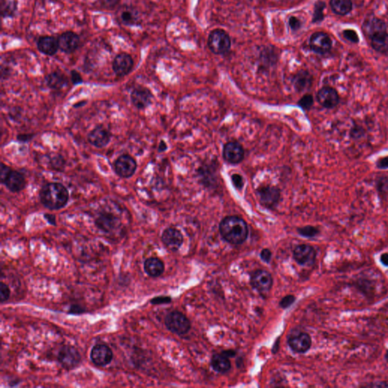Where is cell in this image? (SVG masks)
Returning <instances> with one entry per match:
<instances>
[{"instance_id": "cell-1", "label": "cell", "mask_w": 388, "mask_h": 388, "mask_svg": "<svg viewBox=\"0 0 388 388\" xmlns=\"http://www.w3.org/2000/svg\"><path fill=\"white\" fill-rule=\"evenodd\" d=\"M219 231L226 241L235 245L243 243L249 232L246 221L238 216L225 217L220 223Z\"/></svg>"}, {"instance_id": "cell-2", "label": "cell", "mask_w": 388, "mask_h": 388, "mask_svg": "<svg viewBox=\"0 0 388 388\" xmlns=\"http://www.w3.org/2000/svg\"><path fill=\"white\" fill-rule=\"evenodd\" d=\"M40 199L44 207L49 210H61L69 202V193L62 184H47L40 190Z\"/></svg>"}, {"instance_id": "cell-3", "label": "cell", "mask_w": 388, "mask_h": 388, "mask_svg": "<svg viewBox=\"0 0 388 388\" xmlns=\"http://www.w3.org/2000/svg\"><path fill=\"white\" fill-rule=\"evenodd\" d=\"M232 42L230 37L222 30H215L210 34L208 45L215 54H224L230 50Z\"/></svg>"}, {"instance_id": "cell-4", "label": "cell", "mask_w": 388, "mask_h": 388, "mask_svg": "<svg viewBox=\"0 0 388 388\" xmlns=\"http://www.w3.org/2000/svg\"><path fill=\"white\" fill-rule=\"evenodd\" d=\"M169 331L177 334H185L191 329V323L181 312H174L168 314L165 320Z\"/></svg>"}, {"instance_id": "cell-5", "label": "cell", "mask_w": 388, "mask_h": 388, "mask_svg": "<svg viewBox=\"0 0 388 388\" xmlns=\"http://www.w3.org/2000/svg\"><path fill=\"white\" fill-rule=\"evenodd\" d=\"M136 160L128 154L120 155L114 163L115 172L122 178L132 177L136 172Z\"/></svg>"}, {"instance_id": "cell-6", "label": "cell", "mask_w": 388, "mask_h": 388, "mask_svg": "<svg viewBox=\"0 0 388 388\" xmlns=\"http://www.w3.org/2000/svg\"><path fill=\"white\" fill-rule=\"evenodd\" d=\"M58 360L62 367L67 370H71L79 365L81 357L79 352L75 347L65 346L59 352Z\"/></svg>"}, {"instance_id": "cell-7", "label": "cell", "mask_w": 388, "mask_h": 388, "mask_svg": "<svg viewBox=\"0 0 388 388\" xmlns=\"http://www.w3.org/2000/svg\"><path fill=\"white\" fill-rule=\"evenodd\" d=\"M259 200L263 207L272 209L277 206L281 199V191L275 186L262 187L257 190Z\"/></svg>"}, {"instance_id": "cell-8", "label": "cell", "mask_w": 388, "mask_h": 388, "mask_svg": "<svg viewBox=\"0 0 388 388\" xmlns=\"http://www.w3.org/2000/svg\"><path fill=\"white\" fill-rule=\"evenodd\" d=\"M87 139L89 144L94 147L103 148L111 141V133L103 125H98L89 132Z\"/></svg>"}, {"instance_id": "cell-9", "label": "cell", "mask_w": 388, "mask_h": 388, "mask_svg": "<svg viewBox=\"0 0 388 388\" xmlns=\"http://www.w3.org/2000/svg\"><path fill=\"white\" fill-rule=\"evenodd\" d=\"M153 96L151 91L147 88L139 86L135 88L130 94L132 104L138 109H145L152 103Z\"/></svg>"}, {"instance_id": "cell-10", "label": "cell", "mask_w": 388, "mask_h": 388, "mask_svg": "<svg viewBox=\"0 0 388 388\" xmlns=\"http://www.w3.org/2000/svg\"><path fill=\"white\" fill-rule=\"evenodd\" d=\"M223 157L231 164H238L244 158V150L241 144L236 141L227 143L223 148Z\"/></svg>"}, {"instance_id": "cell-11", "label": "cell", "mask_w": 388, "mask_h": 388, "mask_svg": "<svg viewBox=\"0 0 388 388\" xmlns=\"http://www.w3.org/2000/svg\"><path fill=\"white\" fill-rule=\"evenodd\" d=\"M309 45L315 53L323 55L331 50L332 41L326 33L316 32L310 37Z\"/></svg>"}, {"instance_id": "cell-12", "label": "cell", "mask_w": 388, "mask_h": 388, "mask_svg": "<svg viewBox=\"0 0 388 388\" xmlns=\"http://www.w3.org/2000/svg\"><path fill=\"white\" fill-rule=\"evenodd\" d=\"M90 358L92 362L98 367L107 366L112 360L113 353L111 349L106 345H97L91 350Z\"/></svg>"}, {"instance_id": "cell-13", "label": "cell", "mask_w": 388, "mask_h": 388, "mask_svg": "<svg viewBox=\"0 0 388 388\" xmlns=\"http://www.w3.org/2000/svg\"><path fill=\"white\" fill-rule=\"evenodd\" d=\"M251 284L260 293H267L272 286V277L265 270H257L251 276Z\"/></svg>"}, {"instance_id": "cell-14", "label": "cell", "mask_w": 388, "mask_h": 388, "mask_svg": "<svg viewBox=\"0 0 388 388\" xmlns=\"http://www.w3.org/2000/svg\"><path fill=\"white\" fill-rule=\"evenodd\" d=\"M317 100L323 107L333 108L337 106L340 98L335 89L330 86H325L320 89L317 94Z\"/></svg>"}, {"instance_id": "cell-15", "label": "cell", "mask_w": 388, "mask_h": 388, "mask_svg": "<svg viewBox=\"0 0 388 388\" xmlns=\"http://www.w3.org/2000/svg\"><path fill=\"white\" fill-rule=\"evenodd\" d=\"M293 257L301 265H312L315 262L316 252L315 249L309 245H299L293 250Z\"/></svg>"}, {"instance_id": "cell-16", "label": "cell", "mask_w": 388, "mask_h": 388, "mask_svg": "<svg viewBox=\"0 0 388 388\" xmlns=\"http://www.w3.org/2000/svg\"><path fill=\"white\" fill-rule=\"evenodd\" d=\"M162 240L170 250L177 251L183 243L184 238L180 231L169 227L163 232Z\"/></svg>"}, {"instance_id": "cell-17", "label": "cell", "mask_w": 388, "mask_h": 388, "mask_svg": "<svg viewBox=\"0 0 388 388\" xmlns=\"http://www.w3.org/2000/svg\"><path fill=\"white\" fill-rule=\"evenodd\" d=\"M290 348L296 353H306L312 345L310 336L306 333H298L292 334L288 339Z\"/></svg>"}, {"instance_id": "cell-18", "label": "cell", "mask_w": 388, "mask_h": 388, "mask_svg": "<svg viewBox=\"0 0 388 388\" xmlns=\"http://www.w3.org/2000/svg\"><path fill=\"white\" fill-rule=\"evenodd\" d=\"M133 65L131 56L127 53H121L115 58L112 67L118 76L124 77L130 73Z\"/></svg>"}, {"instance_id": "cell-19", "label": "cell", "mask_w": 388, "mask_h": 388, "mask_svg": "<svg viewBox=\"0 0 388 388\" xmlns=\"http://www.w3.org/2000/svg\"><path fill=\"white\" fill-rule=\"evenodd\" d=\"M362 31L369 39L375 34L387 31L385 22L377 17L367 18L362 25Z\"/></svg>"}, {"instance_id": "cell-20", "label": "cell", "mask_w": 388, "mask_h": 388, "mask_svg": "<svg viewBox=\"0 0 388 388\" xmlns=\"http://www.w3.org/2000/svg\"><path fill=\"white\" fill-rule=\"evenodd\" d=\"M3 185L12 193L21 192L26 187L27 181L25 176L17 171L12 170L6 177Z\"/></svg>"}, {"instance_id": "cell-21", "label": "cell", "mask_w": 388, "mask_h": 388, "mask_svg": "<svg viewBox=\"0 0 388 388\" xmlns=\"http://www.w3.org/2000/svg\"><path fill=\"white\" fill-rule=\"evenodd\" d=\"M59 47L63 53H72L75 52L79 45V37L75 33L67 31L64 33L58 39Z\"/></svg>"}, {"instance_id": "cell-22", "label": "cell", "mask_w": 388, "mask_h": 388, "mask_svg": "<svg viewBox=\"0 0 388 388\" xmlns=\"http://www.w3.org/2000/svg\"><path fill=\"white\" fill-rule=\"evenodd\" d=\"M95 224L99 229L108 233L116 229L119 224V219L111 213L103 212L96 218Z\"/></svg>"}, {"instance_id": "cell-23", "label": "cell", "mask_w": 388, "mask_h": 388, "mask_svg": "<svg viewBox=\"0 0 388 388\" xmlns=\"http://www.w3.org/2000/svg\"><path fill=\"white\" fill-rule=\"evenodd\" d=\"M37 48L43 54L53 56L59 50V43L53 37H43L38 40Z\"/></svg>"}, {"instance_id": "cell-24", "label": "cell", "mask_w": 388, "mask_h": 388, "mask_svg": "<svg viewBox=\"0 0 388 388\" xmlns=\"http://www.w3.org/2000/svg\"><path fill=\"white\" fill-rule=\"evenodd\" d=\"M144 270L150 277L157 278L164 272V263L159 259L151 257L144 262Z\"/></svg>"}, {"instance_id": "cell-25", "label": "cell", "mask_w": 388, "mask_h": 388, "mask_svg": "<svg viewBox=\"0 0 388 388\" xmlns=\"http://www.w3.org/2000/svg\"><path fill=\"white\" fill-rule=\"evenodd\" d=\"M370 40L371 45L375 51L380 53H388V34L387 31L372 36Z\"/></svg>"}, {"instance_id": "cell-26", "label": "cell", "mask_w": 388, "mask_h": 388, "mask_svg": "<svg viewBox=\"0 0 388 388\" xmlns=\"http://www.w3.org/2000/svg\"><path fill=\"white\" fill-rule=\"evenodd\" d=\"M330 6L333 12L340 16L348 15L353 9L352 0H331Z\"/></svg>"}, {"instance_id": "cell-27", "label": "cell", "mask_w": 388, "mask_h": 388, "mask_svg": "<svg viewBox=\"0 0 388 388\" xmlns=\"http://www.w3.org/2000/svg\"><path fill=\"white\" fill-rule=\"evenodd\" d=\"M47 86L53 89H62L67 85V80L65 75L60 72H53L45 78Z\"/></svg>"}, {"instance_id": "cell-28", "label": "cell", "mask_w": 388, "mask_h": 388, "mask_svg": "<svg viewBox=\"0 0 388 388\" xmlns=\"http://www.w3.org/2000/svg\"><path fill=\"white\" fill-rule=\"evenodd\" d=\"M212 366L213 369L219 373H225L227 371L230 370L232 367L229 357L223 353L213 356L212 359Z\"/></svg>"}, {"instance_id": "cell-29", "label": "cell", "mask_w": 388, "mask_h": 388, "mask_svg": "<svg viewBox=\"0 0 388 388\" xmlns=\"http://www.w3.org/2000/svg\"><path fill=\"white\" fill-rule=\"evenodd\" d=\"M312 81L311 75L307 72L302 71V72H299L295 76L294 80H293V84H294L295 88L299 92H301V91L309 89L310 87L311 84H312Z\"/></svg>"}, {"instance_id": "cell-30", "label": "cell", "mask_w": 388, "mask_h": 388, "mask_svg": "<svg viewBox=\"0 0 388 388\" xmlns=\"http://www.w3.org/2000/svg\"><path fill=\"white\" fill-rule=\"evenodd\" d=\"M298 232L303 237H313L319 233V231L313 226H306V227L298 229Z\"/></svg>"}, {"instance_id": "cell-31", "label": "cell", "mask_w": 388, "mask_h": 388, "mask_svg": "<svg viewBox=\"0 0 388 388\" xmlns=\"http://www.w3.org/2000/svg\"><path fill=\"white\" fill-rule=\"evenodd\" d=\"M314 100L312 95L306 94L298 102V105L305 110H309L313 105Z\"/></svg>"}, {"instance_id": "cell-32", "label": "cell", "mask_w": 388, "mask_h": 388, "mask_svg": "<svg viewBox=\"0 0 388 388\" xmlns=\"http://www.w3.org/2000/svg\"><path fill=\"white\" fill-rule=\"evenodd\" d=\"M65 164V159L62 158V155H56L52 158L51 166H53V169H56V170H62V169H64Z\"/></svg>"}, {"instance_id": "cell-33", "label": "cell", "mask_w": 388, "mask_h": 388, "mask_svg": "<svg viewBox=\"0 0 388 388\" xmlns=\"http://www.w3.org/2000/svg\"><path fill=\"white\" fill-rule=\"evenodd\" d=\"M10 289L5 283H0V302L3 303L9 300L10 296Z\"/></svg>"}, {"instance_id": "cell-34", "label": "cell", "mask_w": 388, "mask_h": 388, "mask_svg": "<svg viewBox=\"0 0 388 388\" xmlns=\"http://www.w3.org/2000/svg\"><path fill=\"white\" fill-rule=\"evenodd\" d=\"M343 35L345 39L353 43H359V38L357 33L352 29H347L343 31Z\"/></svg>"}, {"instance_id": "cell-35", "label": "cell", "mask_w": 388, "mask_h": 388, "mask_svg": "<svg viewBox=\"0 0 388 388\" xmlns=\"http://www.w3.org/2000/svg\"><path fill=\"white\" fill-rule=\"evenodd\" d=\"M325 5L322 2H319L315 6V13H314V21H320L323 19V9H325Z\"/></svg>"}, {"instance_id": "cell-36", "label": "cell", "mask_w": 388, "mask_h": 388, "mask_svg": "<svg viewBox=\"0 0 388 388\" xmlns=\"http://www.w3.org/2000/svg\"><path fill=\"white\" fill-rule=\"evenodd\" d=\"M232 183L237 190H242L244 186V180L243 177L239 174H234L232 176Z\"/></svg>"}, {"instance_id": "cell-37", "label": "cell", "mask_w": 388, "mask_h": 388, "mask_svg": "<svg viewBox=\"0 0 388 388\" xmlns=\"http://www.w3.org/2000/svg\"><path fill=\"white\" fill-rule=\"evenodd\" d=\"M12 169H11L9 166H6V165L3 164V163H2L1 164V169H0V180H1V183L3 184L5 182V180H6V177H8V175H9V173L11 172V171H12Z\"/></svg>"}, {"instance_id": "cell-38", "label": "cell", "mask_w": 388, "mask_h": 388, "mask_svg": "<svg viewBox=\"0 0 388 388\" xmlns=\"http://www.w3.org/2000/svg\"><path fill=\"white\" fill-rule=\"evenodd\" d=\"M121 18H122V21L124 23L127 24V25L128 24H132L134 21V17H133V14L130 13L129 11L123 12V13L121 15Z\"/></svg>"}, {"instance_id": "cell-39", "label": "cell", "mask_w": 388, "mask_h": 388, "mask_svg": "<svg viewBox=\"0 0 388 388\" xmlns=\"http://www.w3.org/2000/svg\"><path fill=\"white\" fill-rule=\"evenodd\" d=\"M85 308L82 307L79 305H73V306H71L70 309H69V313L73 314V315H81V314L85 312Z\"/></svg>"}, {"instance_id": "cell-40", "label": "cell", "mask_w": 388, "mask_h": 388, "mask_svg": "<svg viewBox=\"0 0 388 388\" xmlns=\"http://www.w3.org/2000/svg\"><path fill=\"white\" fill-rule=\"evenodd\" d=\"M295 301V298L293 296H292V295H290V296H285V298H283L282 300H281V301L280 302V306L281 307L284 308H287L288 306H290V305L293 304V303Z\"/></svg>"}, {"instance_id": "cell-41", "label": "cell", "mask_w": 388, "mask_h": 388, "mask_svg": "<svg viewBox=\"0 0 388 388\" xmlns=\"http://www.w3.org/2000/svg\"><path fill=\"white\" fill-rule=\"evenodd\" d=\"M171 301H172V299H171L169 296H157V298H153V299L151 300L150 302H151L152 304L157 305L169 303H170Z\"/></svg>"}, {"instance_id": "cell-42", "label": "cell", "mask_w": 388, "mask_h": 388, "mask_svg": "<svg viewBox=\"0 0 388 388\" xmlns=\"http://www.w3.org/2000/svg\"><path fill=\"white\" fill-rule=\"evenodd\" d=\"M71 75H72V83H73L75 85L82 83V78H81V75H80L78 72H76V71H72V72H71Z\"/></svg>"}, {"instance_id": "cell-43", "label": "cell", "mask_w": 388, "mask_h": 388, "mask_svg": "<svg viewBox=\"0 0 388 388\" xmlns=\"http://www.w3.org/2000/svg\"><path fill=\"white\" fill-rule=\"evenodd\" d=\"M33 138H34V135L31 134V133H21V134L18 135L17 139L20 142L26 143L31 141Z\"/></svg>"}, {"instance_id": "cell-44", "label": "cell", "mask_w": 388, "mask_h": 388, "mask_svg": "<svg viewBox=\"0 0 388 388\" xmlns=\"http://www.w3.org/2000/svg\"><path fill=\"white\" fill-rule=\"evenodd\" d=\"M271 251L269 250V249H263V250L262 251V253H261V258L262 259V260L265 261V262H268L270 261V259H271Z\"/></svg>"}, {"instance_id": "cell-45", "label": "cell", "mask_w": 388, "mask_h": 388, "mask_svg": "<svg viewBox=\"0 0 388 388\" xmlns=\"http://www.w3.org/2000/svg\"><path fill=\"white\" fill-rule=\"evenodd\" d=\"M301 25V21H300L298 18H295V17H292V18H290V26L291 27L292 29L296 31V30L299 29Z\"/></svg>"}, {"instance_id": "cell-46", "label": "cell", "mask_w": 388, "mask_h": 388, "mask_svg": "<svg viewBox=\"0 0 388 388\" xmlns=\"http://www.w3.org/2000/svg\"><path fill=\"white\" fill-rule=\"evenodd\" d=\"M377 166H378V167L379 168V169H387L388 157H385V158H381V159H379V161L378 162V164H377Z\"/></svg>"}, {"instance_id": "cell-47", "label": "cell", "mask_w": 388, "mask_h": 388, "mask_svg": "<svg viewBox=\"0 0 388 388\" xmlns=\"http://www.w3.org/2000/svg\"><path fill=\"white\" fill-rule=\"evenodd\" d=\"M44 218H45V219L47 220L50 224H52V225H56V216H55L54 215L45 214L44 215Z\"/></svg>"}, {"instance_id": "cell-48", "label": "cell", "mask_w": 388, "mask_h": 388, "mask_svg": "<svg viewBox=\"0 0 388 388\" xmlns=\"http://www.w3.org/2000/svg\"><path fill=\"white\" fill-rule=\"evenodd\" d=\"M103 5L106 7L111 8L119 3V0H102Z\"/></svg>"}, {"instance_id": "cell-49", "label": "cell", "mask_w": 388, "mask_h": 388, "mask_svg": "<svg viewBox=\"0 0 388 388\" xmlns=\"http://www.w3.org/2000/svg\"><path fill=\"white\" fill-rule=\"evenodd\" d=\"M167 150V144H166L165 141H162L160 142L159 145H158V152H162L166 151Z\"/></svg>"}, {"instance_id": "cell-50", "label": "cell", "mask_w": 388, "mask_h": 388, "mask_svg": "<svg viewBox=\"0 0 388 388\" xmlns=\"http://www.w3.org/2000/svg\"><path fill=\"white\" fill-rule=\"evenodd\" d=\"M381 263L383 264V265H385V266H388V254H383L381 256Z\"/></svg>"}, {"instance_id": "cell-51", "label": "cell", "mask_w": 388, "mask_h": 388, "mask_svg": "<svg viewBox=\"0 0 388 388\" xmlns=\"http://www.w3.org/2000/svg\"><path fill=\"white\" fill-rule=\"evenodd\" d=\"M223 354L225 355L227 357L230 358L231 356H233L235 355V353L233 351H224L223 352Z\"/></svg>"}]
</instances>
